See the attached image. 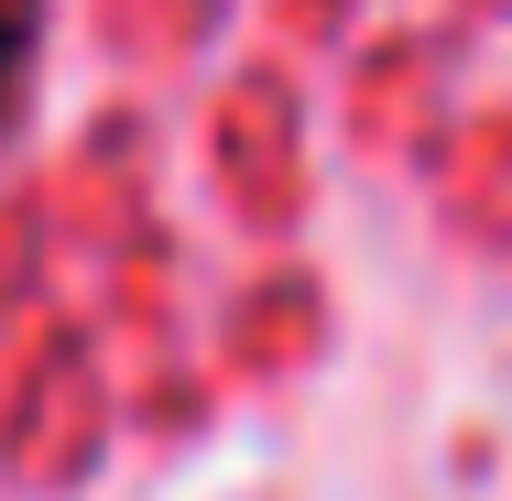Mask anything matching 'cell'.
I'll list each match as a JSON object with an SVG mask.
<instances>
[{"label": "cell", "mask_w": 512, "mask_h": 501, "mask_svg": "<svg viewBox=\"0 0 512 501\" xmlns=\"http://www.w3.org/2000/svg\"><path fill=\"white\" fill-rule=\"evenodd\" d=\"M11 66H22V0H0V88H11Z\"/></svg>", "instance_id": "1"}]
</instances>
